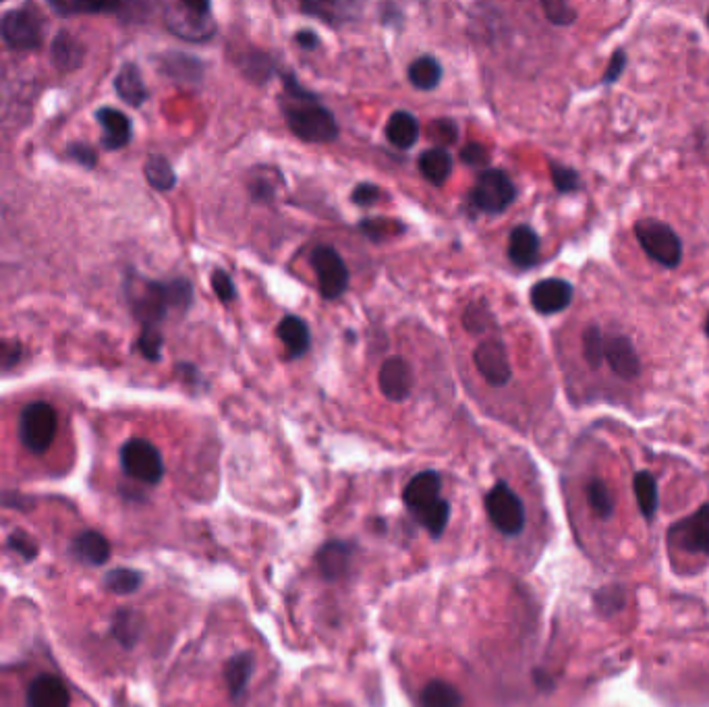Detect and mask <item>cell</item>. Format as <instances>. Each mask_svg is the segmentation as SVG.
Instances as JSON below:
<instances>
[{
  "mask_svg": "<svg viewBox=\"0 0 709 707\" xmlns=\"http://www.w3.org/2000/svg\"><path fill=\"white\" fill-rule=\"evenodd\" d=\"M191 297L193 289L183 278L170 282L144 280L141 285H129V303L144 328H158L170 309H187Z\"/></svg>",
  "mask_w": 709,
  "mask_h": 707,
  "instance_id": "cell-1",
  "label": "cell"
},
{
  "mask_svg": "<svg viewBox=\"0 0 709 707\" xmlns=\"http://www.w3.org/2000/svg\"><path fill=\"white\" fill-rule=\"evenodd\" d=\"M440 488V475L436 471H423L411 479L403 492L409 513L432 537H440L450 519V504L440 496Z\"/></svg>",
  "mask_w": 709,
  "mask_h": 707,
  "instance_id": "cell-2",
  "label": "cell"
},
{
  "mask_svg": "<svg viewBox=\"0 0 709 707\" xmlns=\"http://www.w3.org/2000/svg\"><path fill=\"white\" fill-rule=\"evenodd\" d=\"M289 129L309 144H328L338 137V123L318 98H289L282 104Z\"/></svg>",
  "mask_w": 709,
  "mask_h": 707,
  "instance_id": "cell-3",
  "label": "cell"
},
{
  "mask_svg": "<svg viewBox=\"0 0 709 707\" xmlns=\"http://www.w3.org/2000/svg\"><path fill=\"white\" fill-rule=\"evenodd\" d=\"M164 25L170 34L191 44H202L216 34L210 3H170L164 7Z\"/></svg>",
  "mask_w": 709,
  "mask_h": 707,
  "instance_id": "cell-4",
  "label": "cell"
},
{
  "mask_svg": "<svg viewBox=\"0 0 709 707\" xmlns=\"http://www.w3.org/2000/svg\"><path fill=\"white\" fill-rule=\"evenodd\" d=\"M635 237L649 260L674 270L683 264V241L666 222L643 218L635 224Z\"/></svg>",
  "mask_w": 709,
  "mask_h": 707,
  "instance_id": "cell-5",
  "label": "cell"
},
{
  "mask_svg": "<svg viewBox=\"0 0 709 707\" xmlns=\"http://www.w3.org/2000/svg\"><path fill=\"white\" fill-rule=\"evenodd\" d=\"M59 430V417L52 405L36 401L27 405L19 417V438L32 455H44Z\"/></svg>",
  "mask_w": 709,
  "mask_h": 707,
  "instance_id": "cell-6",
  "label": "cell"
},
{
  "mask_svg": "<svg viewBox=\"0 0 709 707\" xmlns=\"http://www.w3.org/2000/svg\"><path fill=\"white\" fill-rule=\"evenodd\" d=\"M0 38L13 50H36L44 42V19L34 7H19L0 17Z\"/></svg>",
  "mask_w": 709,
  "mask_h": 707,
  "instance_id": "cell-7",
  "label": "cell"
},
{
  "mask_svg": "<svg viewBox=\"0 0 709 707\" xmlns=\"http://www.w3.org/2000/svg\"><path fill=\"white\" fill-rule=\"evenodd\" d=\"M121 467L129 477L148 486L160 484V479L164 477V461L160 450L144 438H133L123 444Z\"/></svg>",
  "mask_w": 709,
  "mask_h": 707,
  "instance_id": "cell-8",
  "label": "cell"
},
{
  "mask_svg": "<svg viewBox=\"0 0 709 707\" xmlns=\"http://www.w3.org/2000/svg\"><path fill=\"white\" fill-rule=\"evenodd\" d=\"M486 511L494 527L508 537L519 535L525 527V506L506 482H498L488 492Z\"/></svg>",
  "mask_w": 709,
  "mask_h": 707,
  "instance_id": "cell-9",
  "label": "cell"
},
{
  "mask_svg": "<svg viewBox=\"0 0 709 707\" xmlns=\"http://www.w3.org/2000/svg\"><path fill=\"white\" fill-rule=\"evenodd\" d=\"M517 187L510 177L498 168H488V171L477 177V183L471 191V202L488 214H502L515 202Z\"/></svg>",
  "mask_w": 709,
  "mask_h": 707,
  "instance_id": "cell-10",
  "label": "cell"
},
{
  "mask_svg": "<svg viewBox=\"0 0 709 707\" xmlns=\"http://www.w3.org/2000/svg\"><path fill=\"white\" fill-rule=\"evenodd\" d=\"M311 266L320 282V293L324 299L334 301L343 297L349 287V268L334 247L322 245L311 253Z\"/></svg>",
  "mask_w": 709,
  "mask_h": 707,
  "instance_id": "cell-11",
  "label": "cell"
},
{
  "mask_svg": "<svg viewBox=\"0 0 709 707\" xmlns=\"http://www.w3.org/2000/svg\"><path fill=\"white\" fill-rule=\"evenodd\" d=\"M670 542L685 552L709 556V502L695 515L672 525Z\"/></svg>",
  "mask_w": 709,
  "mask_h": 707,
  "instance_id": "cell-12",
  "label": "cell"
},
{
  "mask_svg": "<svg viewBox=\"0 0 709 707\" xmlns=\"http://www.w3.org/2000/svg\"><path fill=\"white\" fill-rule=\"evenodd\" d=\"M473 361L479 374L494 388L506 386L510 378H513V367H510L506 347L498 338H488V341L479 343L473 353Z\"/></svg>",
  "mask_w": 709,
  "mask_h": 707,
  "instance_id": "cell-13",
  "label": "cell"
},
{
  "mask_svg": "<svg viewBox=\"0 0 709 707\" xmlns=\"http://www.w3.org/2000/svg\"><path fill=\"white\" fill-rule=\"evenodd\" d=\"M575 289L564 278H544L531 289V305L544 316L560 314L573 303Z\"/></svg>",
  "mask_w": 709,
  "mask_h": 707,
  "instance_id": "cell-14",
  "label": "cell"
},
{
  "mask_svg": "<svg viewBox=\"0 0 709 707\" xmlns=\"http://www.w3.org/2000/svg\"><path fill=\"white\" fill-rule=\"evenodd\" d=\"M604 359L610 370L622 380H635L641 374V359L629 336L614 334L604 338Z\"/></svg>",
  "mask_w": 709,
  "mask_h": 707,
  "instance_id": "cell-15",
  "label": "cell"
},
{
  "mask_svg": "<svg viewBox=\"0 0 709 707\" xmlns=\"http://www.w3.org/2000/svg\"><path fill=\"white\" fill-rule=\"evenodd\" d=\"M378 382H380L382 394L388 401H392V403L405 401L411 394V388H413L411 365L403 357L386 359L384 365H382V370H380Z\"/></svg>",
  "mask_w": 709,
  "mask_h": 707,
  "instance_id": "cell-16",
  "label": "cell"
},
{
  "mask_svg": "<svg viewBox=\"0 0 709 707\" xmlns=\"http://www.w3.org/2000/svg\"><path fill=\"white\" fill-rule=\"evenodd\" d=\"M96 119L102 127V146L106 150L115 152V150H121L129 144L131 135H133V125L125 112L104 106L96 112Z\"/></svg>",
  "mask_w": 709,
  "mask_h": 707,
  "instance_id": "cell-17",
  "label": "cell"
},
{
  "mask_svg": "<svg viewBox=\"0 0 709 707\" xmlns=\"http://www.w3.org/2000/svg\"><path fill=\"white\" fill-rule=\"evenodd\" d=\"M71 695L59 676L40 674L27 689V707H69Z\"/></svg>",
  "mask_w": 709,
  "mask_h": 707,
  "instance_id": "cell-18",
  "label": "cell"
},
{
  "mask_svg": "<svg viewBox=\"0 0 709 707\" xmlns=\"http://www.w3.org/2000/svg\"><path fill=\"white\" fill-rule=\"evenodd\" d=\"M508 258L517 268L529 270L540 260V237L527 224L517 226L508 239Z\"/></svg>",
  "mask_w": 709,
  "mask_h": 707,
  "instance_id": "cell-19",
  "label": "cell"
},
{
  "mask_svg": "<svg viewBox=\"0 0 709 707\" xmlns=\"http://www.w3.org/2000/svg\"><path fill=\"white\" fill-rule=\"evenodd\" d=\"M353 546L345 542H330L318 552V564L322 577L328 581H336L343 577L351 567Z\"/></svg>",
  "mask_w": 709,
  "mask_h": 707,
  "instance_id": "cell-20",
  "label": "cell"
},
{
  "mask_svg": "<svg viewBox=\"0 0 709 707\" xmlns=\"http://www.w3.org/2000/svg\"><path fill=\"white\" fill-rule=\"evenodd\" d=\"M419 133H421V129H419L417 119L407 110H396L394 115L388 119L386 137L394 148H399V150L413 148L417 144Z\"/></svg>",
  "mask_w": 709,
  "mask_h": 707,
  "instance_id": "cell-21",
  "label": "cell"
},
{
  "mask_svg": "<svg viewBox=\"0 0 709 707\" xmlns=\"http://www.w3.org/2000/svg\"><path fill=\"white\" fill-rule=\"evenodd\" d=\"M73 554L77 556V560L85 564L100 567V564H104L110 558V544L98 531H83L81 535L75 537Z\"/></svg>",
  "mask_w": 709,
  "mask_h": 707,
  "instance_id": "cell-22",
  "label": "cell"
},
{
  "mask_svg": "<svg viewBox=\"0 0 709 707\" xmlns=\"http://www.w3.org/2000/svg\"><path fill=\"white\" fill-rule=\"evenodd\" d=\"M278 338L285 345L289 359H299L309 349V328L297 316H287L278 324Z\"/></svg>",
  "mask_w": 709,
  "mask_h": 707,
  "instance_id": "cell-23",
  "label": "cell"
},
{
  "mask_svg": "<svg viewBox=\"0 0 709 707\" xmlns=\"http://www.w3.org/2000/svg\"><path fill=\"white\" fill-rule=\"evenodd\" d=\"M115 90L119 98L131 106H141L148 100V88L144 83V77H141L139 69L131 63L125 65L115 77Z\"/></svg>",
  "mask_w": 709,
  "mask_h": 707,
  "instance_id": "cell-24",
  "label": "cell"
},
{
  "mask_svg": "<svg viewBox=\"0 0 709 707\" xmlns=\"http://www.w3.org/2000/svg\"><path fill=\"white\" fill-rule=\"evenodd\" d=\"M50 59L56 67L63 69V71L77 69L83 61V44L75 36H71L69 32H61L52 42Z\"/></svg>",
  "mask_w": 709,
  "mask_h": 707,
  "instance_id": "cell-25",
  "label": "cell"
},
{
  "mask_svg": "<svg viewBox=\"0 0 709 707\" xmlns=\"http://www.w3.org/2000/svg\"><path fill=\"white\" fill-rule=\"evenodd\" d=\"M419 171L432 185H442L452 173V156L444 148H430L419 156Z\"/></svg>",
  "mask_w": 709,
  "mask_h": 707,
  "instance_id": "cell-26",
  "label": "cell"
},
{
  "mask_svg": "<svg viewBox=\"0 0 709 707\" xmlns=\"http://www.w3.org/2000/svg\"><path fill=\"white\" fill-rule=\"evenodd\" d=\"M633 488H635V498L639 504V511L643 513L645 519H651L658 511L660 504V496H658V482L656 477L651 475L649 471H639L633 479Z\"/></svg>",
  "mask_w": 709,
  "mask_h": 707,
  "instance_id": "cell-27",
  "label": "cell"
},
{
  "mask_svg": "<svg viewBox=\"0 0 709 707\" xmlns=\"http://www.w3.org/2000/svg\"><path fill=\"white\" fill-rule=\"evenodd\" d=\"M440 79H442V67L430 54L419 56V59H415L409 67V81L417 90H425V92L434 90L438 88Z\"/></svg>",
  "mask_w": 709,
  "mask_h": 707,
  "instance_id": "cell-28",
  "label": "cell"
},
{
  "mask_svg": "<svg viewBox=\"0 0 709 707\" xmlns=\"http://www.w3.org/2000/svg\"><path fill=\"white\" fill-rule=\"evenodd\" d=\"M253 672V656L251 654H239L235 658H231L224 666V681L226 687H229L231 695L237 699L243 689L247 687L249 678Z\"/></svg>",
  "mask_w": 709,
  "mask_h": 707,
  "instance_id": "cell-29",
  "label": "cell"
},
{
  "mask_svg": "<svg viewBox=\"0 0 709 707\" xmlns=\"http://www.w3.org/2000/svg\"><path fill=\"white\" fill-rule=\"evenodd\" d=\"M421 707H463V697L450 683L432 681L421 691Z\"/></svg>",
  "mask_w": 709,
  "mask_h": 707,
  "instance_id": "cell-30",
  "label": "cell"
},
{
  "mask_svg": "<svg viewBox=\"0 0 709 707\" xmlns=\"http://www.w3.org/2000/svg\"><path fill=\"white\" fill-rule=\"evenodd\" d=\"M144 173H146L148 183L158 191H168L177 185V175L173 171V166H170V162L164 156H158V154L150 156L146 162Z\"/></svg>",
  "mask_w": 709,
  "mask_h": 707,
  "instance_id": "cell-31",
  "label": "cell"
},
{
  "mask_svg": "<svg viewBox=\"0 0 709 707\" xmlns=\"http://www.w3.org/2000/svg\"><path fill=\"white\" fill-rule=\"evenodd\" d=\"M587 502L600 519H610L614 513V496L602 479H591L587 484Z\"/></svg>",
  "mask_w": 709,
  "mask_h": 707,
  "instance_id": "cell-32",
  "label": "cell"
},
{
  "mask_svg": "<svg viewBox=\"0 0 709 707\" xmlns=\"http://www.w3.org/2000/svg\"><path fill=\"white\" fill-rule=\"evenodd\" d=\"M583 357L591 370H598L604 361V336L598 324H591L583 332Z\"/></svg>",
  "mask_w": 709,
  "mask_h": 707,
  "instance_id": "cell-33",
  "label": "cell"
},
{
  "mask_svg": "<svg viewBox=\"0 0 709 707\" xmlns=\"http://www.w3.org/2000/svg\"><path fill=\"white\" fill-rule=\"evenodd\" d=\"M141 581H144V577L131 569H115L104 577L106 589H110L112 593H119V596H129V593L137 591Z\"/></svg>",
  "mask_w": 709,
  "mask_h": 707,
  "instance_id": "cell-34",
  "label": "cell"
},
{
  "mask_svg": "<svg viewBox=\"0 0 709 707\" xmlns=\"http://www.w3.org/2000/svg\"><path fill=\"white\" fill-rule=\"evenodd\" d=\"M112 633L115 637L125 645V647H133L139 639V618L135 612L129 610H121L115 616V625H112Z\"/></svg>",
  "mask_w": 709,
  "mask_h": 707,
  "instance_id": "cell-35",
  "label": "cell"
},
{
  "mask_svg": "<svg viewBox=\"0 0 709 707\" xmlns=\"http://www.w3.org/2000/svg\"><path fill=\"white\" fill-rule=\"evenodd\" d=\"M550 173H552L554 187L560 193H573V191L581 189V177H579L577 171H573V168L558 164V162H552L550 164Z\"/></svg>",
  "mask_w": 709,
  "mask_h": 707,
  "instance_id": "cell-36",
  "label": "cell"
},
{
  "mask_svg": "<svg viewBox=\"0 0 709 707\" xmlns=\"http://www.w3.org/2000/svg\"><path fill=\"white\" fill-rule=\"evenodd\" d=\"M625 604H627V596L622 587H604L598 591V596H595V606H598L604 614H614L625 608Z\"/></svg>",
  "mask_w": 709,
  "mask_h": 707,
  "instance_id": "cell-37",
  "label": "cell"
},
{
  "mask_svg": "<svg viewBox=\"0 0 709 707\" xmlns=\"http://www.w3.org/2000/svg\"><path fill=\"white\" fill-rule=\"evenodd\" d=\"M162 343L164 338L158 328H144L139 336V351L148 361H160L162 357Z\"/></svg>",
  "mask_w": 709,
  "mask_h": 707,
  "instance_id": "cell-38",
  "label": "cell"
},
{
  "mask_svg": "<svg viewBox=\"0 0 709 707\" xmlns=\"http://www.w3.org/2000/svg\"><path fill=\"white\" fill-rule=\"evenodd\" d=\"M542 9L548 21H552L554 25H571L577 21V11L571 5L562 3V0H544Z\"/></svg>",
  "mask_w": 709,
  "mask_h": 707,
  "instance_id": "cell-39",
  "label": "cell"
},
{
  "mask_svg": "<svg viewBox=\"0 0 709 707\" xmlns=\"http://www.w3.org/2000/svg\"><path fill=\"white\" fill-rule=\"evenodd\" d=\"M212 289H214L216 297L224 303H231L237 297V289L233 285V280L224 270H216L212 274Z\"/></svg>",
  "mask_w": 709,
  "mask_h": 707,
  "instance_id": "cell-40",
  "label": "cell"
},
{
  "mask_svg": "<svg viewBox=\"0 0 709 707\" xmlns=\"http://www.w3.org/2000/svg\"><path fill=\"white\" fill-rule=\"evenodd\" d=\"M9 546L15 548V552H19L25 560H34L36 554H38V546L34 544V540L27 533L23 531H15L11 537H9Z\"/></svg>",
  "mask_w": 709,
  "mask_h": 707,
  "instance_id": "cell-41",
  "label": "cell"
},
{
  "mask_svg": "<svg viewBox=\"0 0 709 707\" xmlns=\"http://www.w3.org/2000/svg\"><path fill=\"white\" fill-rule=\"evenodd\" d=\"M21 355H23V349L19 343L3 341V338H0V372L15 367L21 361Z\"/></svg>",
  "mask_w": 709,
  "mask_h": 707,
  "instance_id": "cell-42",
  "label": "cell"
},
{
  "mask_svg": "<svg viewBox=\"0 0 709 707\" xmlns=\"http://www.w3.org/2000/svg\"><path fill=\"white\" fill-rule=\"evenodd\" d=\"M627 63H629L627 52L622 50V48H618V50L612 54L610 65H608V69H606V73H604V79H602V81L606 83V86H612V83L618 81V77H620L622 73H625Z\"/></svg>",
  "mask_w": 709,
  "mask_h": 707,
  "instance_id": "cell-43",
  "label": "cell"
},
{
  "mask_svg": "<svg viewBox=\"0 0 709 707\" xmlns=\"http://www.w3.org/2000/svg\"><path fill=\"white\" fill-rule=\"evenodd\" d=\"M67 156H69L71 160H75L77 164L85 166V168H94V166H96V160H98L96 150H94L92 146H88V144H71V146L67 148Z\"/></svg>",
  "mask_w": 709,
  "mask_h": 707,
  "instance_id": "cell-44",
  "label": "cell"
},
{
  "mask_svg": "<svg viewBox=\"0 0 709 707\" xmlns=\"http://www.w3.org/2000/svg\"><path fill=\"white\" fill-rule=\"evenodd\" d=\"M351 200H353V204H357L361 208L374 206L380 200V189L372 183H361L359 187H355Z\"/></svg>",
  "mask_w": 709,
  "mask_h": 707,
  "instance_id": "cell-45",
  "label": "cell"
},
{
  "mask_svg": "<svg viewBox=\"0 0 709 707\" xmlns=\"http://www.w3.org/2000/svg\"><path fill=\"white\" fill-rule=\"evenodd\" d=\"M488 158H490L488 150L479 144H471L461 150V160L469 166H484L488 164Z\"/></svg>",
  "mask_w": 709,
  "mask_h": 707,
  "instance_id": "cell-46",
  "label": "cell"
},
{
  "mask_svg": "<svg viewBox=\"0 0 709 707\" xmlns=\"http://www.w3.org/2000/svg\"><path fill=\"white\" fill-rule=\"evenodd\" d=\"M297 42L305 48V50H314L320 46V38L314 34V32H309V30H301L297 34Z\"/></svg>",
  "mask_w": 709,
  "mask_h": 707,
  "instance_id": "cell-47",
  "label": "cell"
},
{
  "mask_svg": "<svg viewBox=\"0 0 709 707\" xmlns=\"http://www.w3.org/2000/svg\"><path fill=\"white\" fill-rule=\"evenodd\" d=\"M705 334H707V338H709V316H707V322H705Z\"/></svg>",
  "mask_w": 709,
  "mask_h": 707,
  "instance_id": "cell-48",
  "label": "cell"
},
{
  "mask_svg": "<svg viewBox=\"0 0 709 707\" xmlns=\"http://www.w3.org/2000/svg\"><path fill=\"white\" fill-rule=\"evenodd\" d=\"M707 27H709V13H707Z\"/></svg>",
  "mask_w": 709,
  "mask_h": 707,
  "instance_id": "cell-49",
  "label": "cell"
}]
</instances>
